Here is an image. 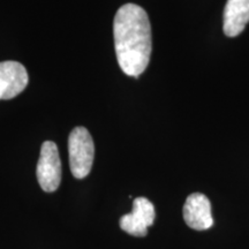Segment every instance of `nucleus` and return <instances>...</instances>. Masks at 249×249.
<instances>
[{"label":"nucleus","mask_w":249,"mask_h":249,"mask_svg":"<svg viewBox=\"0 0 249 249\" xmlns=\"http://www.w3.org/2000/svg\"><path fill=\"white\" fill-rule=\"evenodd\" d=\"M155 217L154 204L145 197H136L133 202V211L120 218L119 225L128 234L142 238L148 234L149 227L154 225Z\"/></svg>","instance_id":"20e7f679"},{"label":"nucleus","mask_w":249,"mask_h":249,"mask_svg":"<svg viewBox=\"0 0 249 249\" xmlns=\"http://www.w3.org/2000/svg\"><path fill=\"white\" fill-rule=\"evenodd\" d=\"M182 213L187 225L196 231H204L213 225L210 201L201 193H193L187 197Z\"/></svg>","instance_id":"423d86ee"},{"label":"nucleus","mask_w":249,"mask_h":249,"mask_svg":"<svg viewBox=\"0 0 249 249\" xmlns=\"http://www.w3.org/2000/svg\"><path fill=\"white\" fill-rule=\"evenodd\" d=\"M26 67L18 61L0 62V101L12 99L20 95L28 86Z\"/></svg>","instance_id":"39448f33"},{"label":"nucleus","mask_w":249,"mask_h":249,"mask_svg":"<svg viewBox=\"0 0 249 249\" xmlns=\"http://www.w3.org/2000/svg\"><path fill=\"white\" fill-rule=\"evenodd\" d=\"M36 174L43 191L46 193L57 191L61 182V161L54 142L45 141L42 144Z\"/></svg>","instance_id":"7ed1b4c3"},{"label":"nucleus","mask_w":249,"mask_h":249,"mask_svg":"<svg viewBox=\"0 0 249 249\" xmlns=\"http://www.w3.org/2000/svg\"><path fill=\"white\" fill-rule=\"evenodd\" d=\"M249 22V0H227L223 15V30L229 37L244 31Z\"/></svg>","instance_id":"0eeeda50"},{"label":"nucleus","mask_w":249,"mask_h":249,"mask_svg":"<svg viewBox=\"0 0 249 249\" xmlns=\"http://www.w3.org/2000/svg\"><path fill=\"white\" fill-rule=\"evenodd\" d=\"M70 166L76 179H83L90 173L95 157V145L91 135L85 127H75L68 138Z\"/></svg>","instance_id":"f03ea898"},{"label":"nucleus","mask_w":249,"mask_h":249,"mask_svg":"<svg viewBox=\"0 0 249 249\" xmlns=\"http://www.w3.org/2000/svg\"><path fill=\"white\" fill-rule=\"evenodd\" d=\"M118 64L126 75L139 77L151 57V26L147 12L135 4L123 5L113 21Z\"/></svg>","instance_id":"f257e3e1"}]
</instances>
